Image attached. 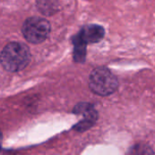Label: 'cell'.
<instances>
[{"mask_svg": "<svg viewBox=\"0 0 155 155\" xmlns=\"http://www.w3.org/2000/svg\"><path fill=\"white\" fill-rule=\"evenodd\" d=\"M30 51L20 42L8 43L0 53V63L10 72H18L25 68L30 61Z\"/></svg>", "mask_w": 155, "mask_h": 155, "instance_id": "obj_1", "label": "cell"}, {"mask_svg": "<svg viewBox=\"0 0 155 155\" xmlns=\"http://www.w3.org/2000/svg\"><path fill=\"white\" fill-rule=\"evenodd\" d=\"M89 85L94 93L100 96H109L116 91L119 82L110 70L107 68L100 67L91 72Z\"/></svg>", "mask_w": 155, "mask_h": 155, "instance_id": "obj_2", "label": "cell"}, {"mask_svg": "<svg viewBox=\"0 0 155 155\" xmlns=\"http://www.w3.org/2000/svg\"><path fill=\"white\" fill-rule=\"evenodd\" d=\"M104 28L98 25H89L84 27L74 38L75 52L74 58L77 61H81L85 58L86 44L96 43L104 37Z\"/></svg>", "mask_w": 155, "mask_h": 155, "instance_id": "obj_3", "label": "cell"}, {"mask_svg": "<svg viewBox=\"0 0 155 155\" xmlns=\"http://www.w3.org/2000/svg\"><path fill=\"white\" fill-rule=\"evenodd\" d=\"M22 33L28 42L38 44L43 42L48 37L50 33V25L45 18L32 17L24 22Z\"/></svg>", "mask_w": 155, "mask_h": 155, "instance_id": "obj_4", "label": "cell"}, {"mask_svg": "<svg viewBox=\"0 0 155 155\" xmlns=\"http://www.w3.org/2000/svg\"><path fill=\"white\" fill-rule=\"evenodd\" d=\"M74 113L78 115H81L84 119L75 126V130L79 131H83L88 130L96 122L98 119V112L94 107L89 103H80L76 105L73 110Z\"/></svg>", "mask_w": 155, "mask_h": 155, "instance_id": "obj_5", "label": "cell"}, {"mask_svg": "<svg viewBox=\"0 0 155 155\" xmlns=\"http://www.w3.org/2000/svg\"><path fill=\"white\" fill-rule=\"evenodd\" d=\"M127 155H155L153 150L146 143H136L131 146Z\"/></svg>", "mask_w": 155, "mask_h": 155, "instance_id": "obj_6", "label": "cell"}, {"mask_svg": "<svg viewBox=\"0 0 155 155\" xmlns=\"http://www.w3.org/2000/svg\"><path fill=\"white\" fill-rule=\"evenodd\" d=\"M2 141H3V136H2V132L0 131V150H1L2 147Z\"/></svg>", "mask_w": 155, "mask_h": 155, "instance_id": "obj_7", "label": "cell"}]
</instances>
